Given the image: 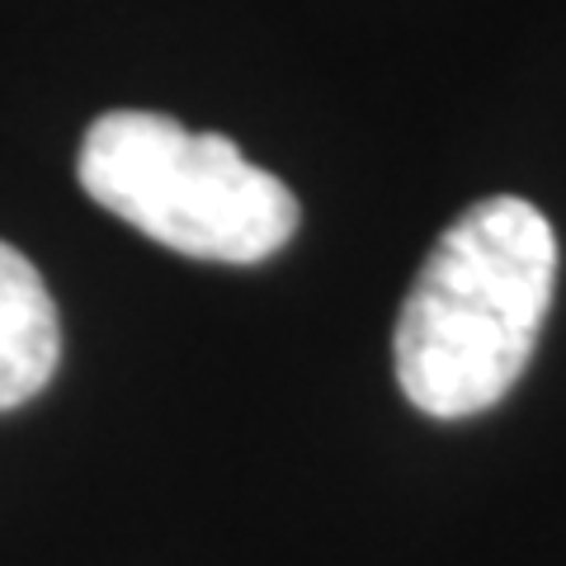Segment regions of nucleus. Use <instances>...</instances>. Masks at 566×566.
Returning <instances> with one entry per match:
<instances>
[{
    "label": "nucleus",
    "instance_id": "obj_1",
    "mask_svg": "<svg viewBox=\"0 0 566 566\" xmlns=\"http://www.w3.org/2000/svg\"><path fill=\"white\" fill-rule=\"evenodd\" d=\"M557 289L553 222L515 193L472 203L424 255L397 316V382L424 416L463 420L520 382Z\"/></svg>",
    "mask_w": 566,
    "mask_h": 566
},
{
    "label": "nucleus",
    "instance_id": "obj_2",
    "mask_svg": "<svg viewBox=\"0 0 566 566\" xmlns=\"http://www.w3.org/2000/svg\"><path fill=\"white\" fill-rule=\"evenodd\" d=\"M76 170L99 208L189 260L260 264L297 232V199L279 175L251 166L237 142L166 114L95 118Z\"/></svg>",
    "mask_w": 566,
    "mask_h": 566
},
{
    "label": "nucleus",
    "instance_id": "obj_3",
    "mask_svg": "<svg viewBox=\"0 0 566 566\" xmlns=\"http://www.w3.org/2000/svg\"><path fill=\"white\" fill-rule=\"evenodd\" d=\"M62 359V322L43 274L0 241V411L43 392Z\"/></svg>",
    "mask_w": 566,
    "mask_h": 566
}]
</instances>
